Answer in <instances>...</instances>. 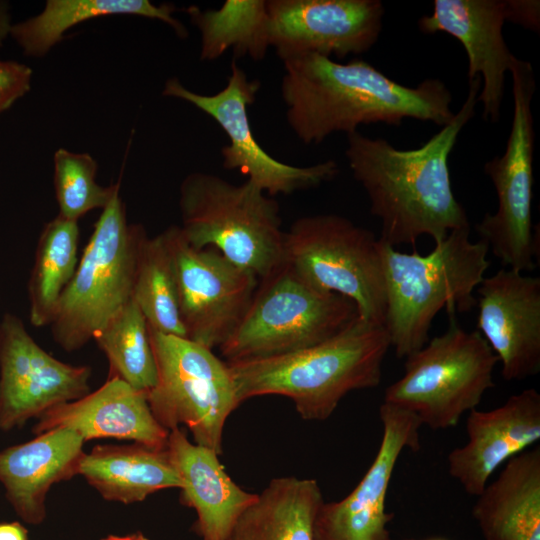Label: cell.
<instances>
[{
	"label": "cell",
	"mask_w": 540,
	"mask_h": 540,
	"mask_svg": "<svg viewBox=\"0 0 540 540\" xmlns=\"http://www.w3.org/2000/svg\"><path fill=\"white\" fill-rule=\"evenodd\" d=\"M498 358L478 331L449 316L447 330L406 358L403 376L390 384L383 402L412 412L433 430L458 425L494 387Z\"/></svg>",
	"instance_id": "obj_8"
},
{
	"label": "cell",
	"mask_w": 540,
	"mask_h": 540,
	"mask_svg": "<svg viewBox=\"0 0 540 540\" xmlns=\"http://www.w3.org/2000/svg\"><path fill=\"white\" fill-rule=\"evenodd\" d=\"M37 419L32 429L35 434L67 428L84 441L116 438L163 449L169 436L152 414L146 393L118 377H108L97 390L56 405Z\"/></svg>",
	"instance_id": "obj_20"
},
{
	"label": "cell",
	"mask_w": 540,
	"mask_h": 540,
	"mask_svg": "<svg viewBox=\"0 0 540 540\" xmlns=\"http://www.w3.org/2000/svg\"><path fill=\"white\" fill-rule=\"evenodd\" d=\"M88 366L62 362L46 352L21 318L0 321V432L23 426L48 409L90 392Z\"/></svg>",
	"instance_id": "obj_15"
},
{
	"label": "cell",
	"mask_w": 540,
	"mask_h": 540,
	"mask_svg": "<svg viewBox=\"0 0 540 540\" xmlns=\"http://www.w3.org/2000/svg\"><path fill=\"white\" fill-rule=\"evenodd\" d=\"M281 95L287 122L304 144L362 125L400 126L405 119L443 127L454 117L452 95L440 79L400 84L363 59L347 63L306 54L283 61Z\"/></svg>",
	"instance_id": "obj_2"
},
{
	"label": "cell",
	"mask_w": 540,
	"mask_h": 540,
	"mask_svg": "<svg viewBox=\"0 0 540 540\" xmlns=\"http://www.w3.org/2000/svg\"><path fill=\"white\" fill-rule=\"evenodd\" d=\"M157 380L147 401L168 431L184 425L194 442L222 454L223 431L241 404L227 362L201 344L149 328Z\"/></svg>",
	"instance_id": "obj_10"
},
{
	"label": "cell",
	"mask_w": 540,
	"mask_h": 540,
	"mask_svg": "<svg viewBox=\"0 0 540 540\" xmlns=\"http://www.w3.org/2000/svg\"><path fill=\"white\" fill-rule=\"evenodd\" d=\"M0 540H28V531L19 522L0 523Z\"/></svg>",
	"instance_id": "obj_33"
},
{
	"label": "cell",
	"mask_w": 540,
	"mask_h": 540,
	"mask_svg": "<svg viewBox=\"0 0 540 540\" xmlns=\"http://www.w3.org/2000/svg\"><path fill=\"white\" fill-rule=\"evenodd\" d=\"M470 226L451 231L426 255L400 252L378 238L386 289L384 327L397 358H407L429 341L443 308L449 316L477 305L474 291L490 262L483 240H470Z\"/></svg>",
	"instance_id": "obj_4"
},
{
	"label": "cell",
	"mask_w": 540,
	"mask_h": 540,
	"mask_svg": "<svg viewBox=\"0 0 540 540\" xmlns=\"http://www.w3.org/2000/svg\"><path fill=\"white\" fill-rule=\"evenodd\" d=\"M179 208L182 234L193 247H213L259 279L283 263L279 204L252 182L190 173L180 185Z\"/></svg>",
	"instance_id": "obj_5"
},
{
	"label": "cell",
	"mask_w": 540,
	"mask_h": 540,
	"mask_svg": "<svg viewBox=\"0 0 540 540\" xmlns=\"http://www.w3.org/2000/svg\"><path fill=\"white\" fill-rule=\"evenodd\" d=\"M94 340L108 360V377H118L145 393L154 387L157 367L149 326L133 298Z\"/></svg>",
	"instance_id": "obj_29"
},
{
	"label": "cell",
	"mask_w": 540,
	"mask_h": 540,
	"mask_svg": "<svg viewBox=\"0 0 540 540\" xmlns=\"http://www.w3.org/2000/svg\"><path fill=\"white\" fill-rule=\"evenodd\" d=\"M434 540H441V539H434Z\"/></svg>",
	"instance_id": "obj_36"
},
{
	"label": "cell",
	"mask_w": 540,
	"mask_h": 540,
	"mask_svg": "<svg viewBox=\"0 0 540 540\" xmlns=\"http://www.w3.org/2000/svg\"><path fill=\"white\" fill-rule=\"evenodd\" d=\"M260 83L249 80L234 60L226 86L213 95H203L186 88L177 78L164 84L162 94L184 100L209 115L226 133L229 144L221 148L222 165L238 169L267 195L318 187L339 173L334 160L299 167L276 160L257 142L251 129L248 106L255 102Z\"/></svg>",
	"instance_id": "obj_12"
},
{
	"label": "cell",
	"mask_w": 540,
	"mask_h": 540,
	"mask_svg": "<svg viewBox=\"0 0 540 540\" xmlns=\"http://www.w3.org/2000/svg\"><path fill=\"white\" fill-rule=\"evenodd\" d=\"M379 0H268L258 25V42L286 61L306 54L342 59L370 50L382 31Z\"/></svg>",
	"instance_id": "obj_13"
},
{
	"label": "cell",
	"mask_w": 540,
	"mask_h": 540,
	"mask_svg": "<svg viewBox=\"0 0 540 540\" xmlns=\"http://www.w3.org/2000/svg\"><path fill=\"white\" fill-rule=\"evenodd\" d=\"M259 281L242 321L219 347L227 362L273 357L314 346L359 317L354 302L315 289L285 262Z\"/></svg>",
	"instance_id": "obj_7"
},
{
	"label": "cell",
	"mask_w": 540,
	"mask_h": 540,
	"mask_svg": "<svg viewBox=\"0 0 540 540\" xmlns=\"http://www.w3.org/2000/svg\"><path fill=\"white\" fill-rule=\"evenodd\" d=\"M53 183L58 215L77 221L94 209H103L120 190V181L102 186L96 181L98 165L88 153L59 148L53 157Z\"/></svg>",
	"instance_id": "obj_30"
},
{
	"label": "cell",
	"mask_w": 540,
	"mask_h": 540,
	"mask_svg": "<svg viewBox=\"0 0 540 540\" xmlns=\"http://www.w3.org/2000/svg\"><path fill=\"white\" fill-rule=\"evenodd\" d=\"M118 190L94 225L49 325L66 352L79 350L132 299L145 229L127 220Z\"/></svg>",
	"instance_id": "obj_6"
},
{
	"label": "cell",
	"mask_w": 540,
	"mask_h": 540,
	"mask_svg": "<svg viewBox=\"0 0 540 540\" xmlns=\"http://www.w3.org/2000/svg\"><path fill=\"white\" fill-rule=\"evenodd\" d=\"M507 21L539 32L540 2L538 0H506Z\"/></svg>",
	"instance_id": "obj_32"
},
{
	"label": "cell",
	"mask_w": 540,
	"mask_h": 540,
	"mask_svg": "<svg viewBox=\"0 0 540 540\" xmlns=\"http://www.w3.org/2000/svg\"><path fill=\"white\" fill-rule=\"evenodd\" d=\"M382 439L377 454L357 486L342 500L321 505L315 540H390L386 529L392 515L386 497L396 463L405 448H420V420L401 407L379 408Z\"/></svg>",
	"instance_id": "obj_16"
},
{
	"label": "cell",
	"mask_w": 540,
	"mask_h": 540,
	"mask_svg": "<svg viewBox=\"0 0 540 540\" xmlns=\"http://www.w3.org/2000/svg\"><path fill=\"white\" fill-rule=\"evenodd\" d=\"M507 16L506 0H434L432 14L418 21L424 33L445 32L462 44L469 81L481 78L482 116L493 123L500 118L506 73L518 61L502 32Z\"/></svg>",
	"instance_id": "obj_18"
},
{
	"label": "cell",
	"mask_w": 540,
	"mask_h": 540,
	"mask_svg": "<svg viewBox=\"0 0 540 540\" xmlns=\"http://www.w3.org/2000/svg\"><path fill=\"white\" fill-rule=\"evenodd\" d=\"M283 262L315 289L354 302L359 318L384 326V273L368 229L337 214L299 218L284 234Z\"/></svg>",
	"instance_id": "obj_9"
},
{
	"label": "cell",
	"mask_w": 540,
	"mask_h": 540,
	"mask_svg": "<svg viewBox=\"0 0 540 540\" xmlns=\"http://www.w3.org/2000/svg\"><path fill=\"white\" fill-rule=\"evenodd\" d=\"M78 475L104 499L123 504L141 502L162 489L181 487L167 448L138 443L95 446L81 459Z\"/></svg>",
	"instance_id": "obj_24"
},
{
	"label": "cell",
	"mask_w": 540,
	"mask_h": 540,
	"mask_svg": "<svg viewBox=\"0 0 540 540\" xmlns=\"http://www.w3.org/2000/svg\"><path fill=\"white\" fill-rule=\"evenodd\" d=\"M149 328L186 338L181 321L174 261L165 232L142 243L133 296Z\"/></svg>",
	"instance_id": "obj_28"
},
{
	"label": "cell",
	"mask_w": 540,
	"mask_h": 540,
	"mask_svg": "<svg viewBox=\"0 0 540 540\" xmlns=\"http://www.w3.org/2000/svg\"><path fill=\"white\" fill-rule=\"evenodd\" d=\"M473 516L486 540H540V447L508 460L477 496Z\"/></svg>",
	"instance_id": "obj_23"
},
{
	"label": "cell",
	"mask_w": 540,
	"mask_h": 540,
	"mask_svg": "<svg viewBox=\"0 0 540 540\" xmlns=\"http://www.w3.org/2000/svg\"><path fill=\"white\" fill-rule=\"evenodd\" d=\"M164 232L174 261L186 338L209 349L220 347L242 321L259 278L216 249L193 247L180 226Z\"/></svg>",
	"instance_id": "obj_14"
},
{
	"label": "cell",
	"mask_w": 540,
	"mask_h": 540,
	"mask_svg": "<svg viewBox=\"0 0 540 540\" xmlns=\"http://www.w3.org/2000/svg\"><path fill=\"white\" fill-rule=\"evenodd\" d=\"M323 496L315 479H272L234 525L228 540H315Z\"/></svg>",
	"instance_id": "obj_25"
},
{
	"label": "cell",
	"mask_w": 540,
	"mask_h": 540,
	"mask_svg": "<svg viewBox=\"0 0 540 540\" xmlns=\"http://www.w3.org/2000/svg\"><path fill=\"white\" fill-rule=\"evenodd\" d=\"M11 26L12 22L9 4L6 1L0 0V47L3 45L6 38L9 37Z\"/></svg>",
	"instance_id": "obj_34"
},
{
	"label": "cell",
	"mask_w": 540,
	"mask_h": 540,
	"mask_svg": "<svg viewBox=\"0 0 540 540\" xmlns=\"http://www.w3.org/2000/svg\"><path fill=\"white\" fill-rule=\"evenodd\" d=\"M171 4L155 5L148 0H48L37 15L12 24L9 36L26 56L43 57L72 27L109 15H135L160 20L185 38L188 31L175 17Z\"/></svg>",
	"instance_id": "obj_26"
},
{
	"label": "cell",
	"mask_w": 540,
	"mask_h": 540,
	"mask_svg": "<svg viewBox=\"0 0 540 540\" xmlns=\"http://www.w3.org/2000/svg\"><path fill=\"white\" fill-rule=\"evenodd\" d=\"M78 244L77 221L57 215L44 225L27 286L29 319L34 327L51 324L76 271Z\"/></svg>",
	"instance_id": "obj_27"
},
{
	"label": "cell",
	"mask_w": 540,
	"mask_h": 540,
	"mask_svg": "<svg viewBox=\"0 0 540 540\" xmlns=\"http://www.w3.org/2000/svg\"><path fill=\"white\" fill-rule=\"evenodd\" d=\"M384 326L357 318L314 346L273 357L227 362L238 398L280 395L300 417L323 421L351 391L377 387L390 348Z\"/></svg>",
	"instance_id": "obj_3"
},
{
	"label": "cell",
	"mask_w": 540,
	"mask_h": 540,
	"mask_svg": "<svg viewBox=\"0 0 540 540\" xmlns=\"http://www.w3.org/2000/svg\"><path fill=\"white\" fill-rule=\"evenodd\" d=\"M466 431V444L447 456L448 473L478 496L501 465L540 440V393L524 389L494 409L471 410Z\"/></svg>",
	"instance_id": "obj_19"
},
{
	"label": "cell",
	"mask_w": 540,
	"mask_h": 540,
	"mask_svg": "<svg viewBox=\"0 0 540 540\" xmlns=\"http://www.w3.org/2000/svg\"><path fill=\"white\" fill-rule=\"evenodd\" d=\"M31 80L32 70L29 66L0 59V115L29 92Z\"/></svg>",
	"instance_id": "obj_31"
},
{
	"label": "cell",
	"mask_w": 540,
	"mask_h": 540,
	"mask_svg": "<svg viewBox=\"0 0 540 540\" xmlns=\"http://www.w3.org/2000/svg\"><path fill=\"white\" fill-rule=\"evenodd\" d=\"M167 451L181 480L180 501L196 513L193 531L201 540H228L238 518L257 494L238 486L227 474L219 455L169 431Z\"/></svg>",
	"instance_id": "obj_22"
},
{
	"label": "cell",
	"mask_w": 540,
	"mask_h": 540,
	"mask_svg": "<svg viewBox=\"0 0 540 540\" xmlns=\"http://www.w3.org/2000/svg\"><path fill=\"white\" fill-rule=\"evenodd\" d=\"M513 118L505 151L489 160L484 171L496 191L498 207L486 213L475 229L500 262L525 272L536 267L538 237L532 229L534 122L536 90L530 62L518 59L511 69Z\"/></svg>",
	"instance_id": "obj_11"
},
{
	"label": "cell",
	"mask_w": 540,
	"mask_h": 540,
	"mask_svg": "<svg viewBox=\"0 0 540 540\" xmlns=\"http://www.w3.org/2000/svg\"><path fill=\"white\" fill-rule=\"evenodd\" d=\"M101 540H150L141 532L125 535V536H116L109 535Z\"/></svg>",
	"instance_id": "obj_35"
},
{
	"label": "cell",
	"mask_w": 540,
	"mask_h": 540,
	"mask_svg": "<svg viewBox=\"0 0 540 540\" xmlns=\"http://www.w3.org/2000/svg\"><path fill=\"white\" fill-rule=\"evenodd\" d=\"M0 451V484L16 514L33 525L46 518L50 488L78 475L84 439L67 428L47 430Z\"/></svg>",
	"instance_id": "obj_21"
},
{
	"label": "cell",
	"mask_w": 540,
	"mask_h": 540,
	"mask_svg": "<svg viewBox=\"0 0 540 540\" xmlns=\"http://www.w3.org/2000/svg\"><path fill=\"white\" fill-rule=\"evenodd\" d=\"M478 294L477 328L501 363L506 381L540 371V278L508 268L484 277Z\"/></svg>",
	"instance_id": "obj_17"
},
{
	"label": "cell",
	"mask_w": 540,
	"mask_h": 540,
	"mask_svg": "<svg viewBox=\"0 0 540 540\" xmlns=\"http://www.w3.org/2000/svg\"><path fill=\"white\" fill-rule=\"evenodd\" d=\"M480 88V77L469 81L459 111L418 148L397 149L358 131L347 134L345 156L367 193L371 214L381 221V241L395 247L427 235L436 243L470 226L452 191L448 161L461 130L475 114Z\"/></svg>",
	"instance_id": "obj_1"
}]
</instances>
